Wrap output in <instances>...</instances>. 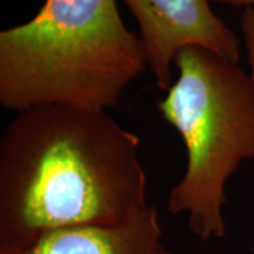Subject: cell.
Segmentation results:
<instances>
[{
  "mask_svg": "<svg viewBox=\"0 0 254 254\" xmlns=\"http://www.w3.org/2000/svg\"><path fill=\"white\" fill-rule=\"evenodd\" d=\"M147 68L118 0H44L31 20L0 33V105L108 112Z\"/></svg>",
  "mask_w": 254,
  "mask_h": 254,
  "instance_id": "2",
  "label": "cell"
},
{
  "mask_svg": "<svg viewBox=\"0 0 254 254\" xmlns=\"http://www.w3.org/2000/svg\"><path fill=\"white\" fill-rule=\"evenodd\" d=\"M210 3H220V4H227V6H236V7H243V9H254V0H209Z\"/></svg>",
  "mask_w": 254,
  "mask_h": 254,
  "instance_id": "7",
  "label": "cell"
},
{
  "mask_svg": "<svg viewBox=\"0 0 254 254\" xmlns=\"http://www.w3.org/2000/svg\"><path fill=\"white\" fill-rule=\"evenodd\" d=\"M174 68L178 75L157 108L181 136L187 167L167 210L187 215L202 240L223 239L226 184L254 160V81L239 63L202 47L181 50Z\"/></svg>",
  "mask_w": 254,
  "mask_h": 254,
  "instance_id": "3",
  "label": "cell"
},
{
  "mask_svg": "<svg viewBox=\"0 0 254 254\" xmlns=\"http://www.w3.org/2000/svg\"><path fill=\"white\" fill-rule=\"evenodd\" d=\"M136 18L148 69L160 89L174 82V61L187 47H202L239 63L240 38L209 0H120Z\"/></svg>",
  "mask_w": 254,
  "mask_h": 254,
  "instance_id": "4",
  "label": "cell"
},
{
  "mask_svg": "<svg viewBox=\"0 0 254 254\" xmlns=\"http://www.w3.org/2000/svg\"><path fill=\"white\" fill-rule=\"evenodd\" d=\"M240 31L247 55V63L250 66L249 73L254 81V9H243V13L240 14Z\"/></svg>",
  "mask_w": 254,
  "mask_h": 254,
  "instance_id": "6",
  "label": "cell"
},
{
  "mask_svg": "<svg viewBox=\"0 0 254 254\" xmlns=\"http://www.w3.org/2000/svg\"><path fill=\"white\" fill-rule=\"evenodd\" d=\"M140 137L106 110L17 112L0 140V253L43 233L110 225L150 208Z\"/></svg>",
  "mask_w": 254,
  "mask_h": 254,
  "instance_id": "1",
  "label": "cell"
},
{
  "mask_svg": "<svg viewBox=\"0 0 254 254\" xmlns=\"http://www.w3.org/2000/svg\"><path fill=\"white\" fill-rule=\"evenodd\" d=\"M0 254H174L164 243L155 206L110 225H82L43 233Z\"/></svg>",
  "mask_w": 254,
  "mask_h": 254,
  "instance_id": "5",
  "label": "cell"
}]
</instances>
